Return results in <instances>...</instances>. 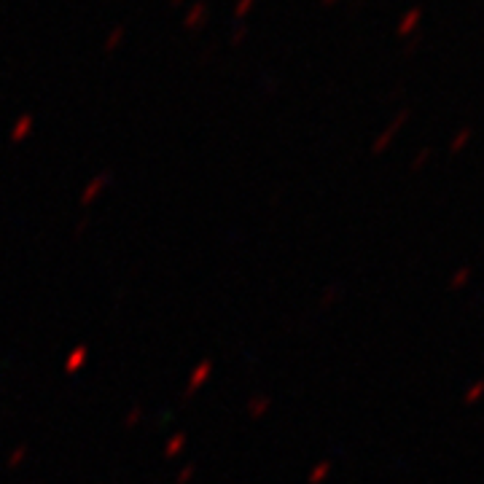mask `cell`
Wrapping results in <instances>:
<instances>
[{"label": "cell", "mask_w": 484, "mask_h": 484, "mask_svg": "<svg viewBox=\"0 0 484 484\" xmlns=\"http://www.w3.org/2000/svg\"><path fill=\"white\" fill-rule=\"evenodd\" d=\"M417 19H420V8H412V11L404 17V22H401V33H409V30L417 24Z\"/></svg>", "instance_id": "6da1fadb"}, {"label": "cell", "mask_w": 484, "mask_h": 484, "mask_svg": "<svg viewBox=\"0 0 484 484\" xmlns=\"http://www.w3.org/2000/svg\"><path fill=\"white\" fill-rule=\"evenodd\" d=\"M468 135H471V132H468V130H465V132H460V135H458V140H455V148H460L463 143H465V140H468Z\"/></svg>", "instance_id": "7a4b0ae2"}]
</instances>
